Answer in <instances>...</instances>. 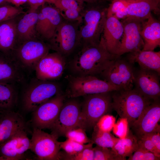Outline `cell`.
<instances>
[{"label":"cell","mask_w":160,"mask_h":160,"mask_svg":"<svg viewBox=\"0 0 160 160\" xmlns=\"http://www.w3.org/2000/svg\"><path fill=\"white\" fill-rule=\"evenodd\" d=\"M116 57L108 51L102 36L98 43L83 46L70 63V68L74 75L96 76Z\"/></svg>","instance_id":"obj_1"},{"label":"cell","mask_w":160,"mask_h":160,"mask_svg":"<svg viewBox=\"0 0 160 160\" xmlns=\"http://www.w3.org/2000/svg\"><path fill=\"white\" fill-rule=\"evenodd\" d=\"M113 109L121 118L127 119L131 127L152 102L133 88L111 92Z\"/></svg>","instance_id":"obj_2"},{"label":"cell","mask_w":160,"mask_h":160,"mask_svg":"<svg viewBox=\"0 0 160 160\" xmlns=\"http://www.w3.org/2000/svg\"><path fill=\"white\" fill-rule=\"evenodd\" d=\"M111 92L84 96L78 128L85 131L93 129L99 119L113 109Z\"/></svg>","instance_id":"obj_3"},{"label":"cell","mask_w":160,"mask_h":160,"mask_svg":"<svg viewBox=\"0 0 160 160\" xmlns=\"http://www.w3.org/2000/svg\"><path fill=\"white\" fill-rule=\"evenodd\" d=\"M65 96L73 98L81 96L121 90L104 80L92 75H68Z\"/></svg>","instance_id":"obj_4"},{"label":"cell","mask_w":160,"mask_h":160,"mask_svg":"<svg viewBox=\"0 0 160 160\" xmlns=\"http://www.w3.org/2000/svg\"><path fill=\"white\" fill-rule=\"evenodd\" d=\"M135 70L133 64L120 56L113 59L100 75L121 90H128L134 88Z\"/></svg>","instance_id":"obj_5"},{"label":"cell","mask_w":160,"mask_h":160,"mask_svg":"<svg viewBox=\"0 0 160 160\" xmlns=\"http://www.w3.org/2000/svg\"><path fill=\"white\" fill-rule=\"evenodd\" d=\"M38 80L28 88L24 95L23 107L27 111L33 112L41 104L61 92L56 83Z\"/></svg>","instance_id":"obj_6"},{"label":"cell","mask_w":160,"mask_h":160,"mask_svg":"<svg viewBox=\"0 0 160 160\" xmlns=\"http://www.w3.org/2000/svg\"><path fill=\"white\" fill-rule=\"evenodd\" d=\"M51 134L33 127L30 149L40 160H59L60 142Z\"/></svg>","instance_id":"obj_7"},{"label":"cell","mask_w":160,"mask_h":160,"mask_svg":"<svg viewBox=\"0 0 160 160\" xmlns=\"http://www.w3.org/2000/svg\"><path fill=\"white\" fill-rule=\"evenodd\" d=\"M76 21H63L57 27L52 47L64 56L71 53L81 43Z\"/></svg>","instance_id":"obj_8"},{"label":"cell","mask_w":160,"mask_h":160,"mask_svg":"<svg viewBox=\"0 0 160 160\" xmlns=\"http://www.w3.org/2000/svg\"><path fill=\"white\" fill-rule=\"evenodd\" d=\"M143 20L132 17H127L121 22L123 34L115 54L116 57L143 49L144 42L141 35Z\"/></svg>","instance_id":"obj_9"},{"label":"cell","mask_w":160,"mask_h":160,"mask_svg":"<svg viewBox=\"0 0 160 160\" xmlns=\"http://www.w3.org/2000/svg\"><path fill=\"white\" fill-rule=\"evenodd\" d=\"M65 97L60 92L38 106L32 112L33 127L50 129L58 116Z\"/></svg>","instance_id":"obj_10"},{"label":"cell","mask_w":160,"mask_h":160,"mask_svg":"<svg viewBox=\"0 0 160 160\" xmlns=\"http://www.w3.org/2000/svg\"><path fill=\"white\" fill-rule=\"evenodd\" d=\"M81 108V105L75 100L64 103L57 119L49 129L51 134L58 139L65 136L69 131L78 128Z\"/></svg>","instance_id":"obj_11"},{"label":"cell","mask_w":160,"mask_h":160,"mask_svg":"<svg viewBox=\"0 0 160 160\" xmlns=\"http://www.w3.org/2000/svg\"><path fill=\"white\" fill-rule=\"evenodd\" d=\"M84 25L79 30L83 46L98 43L105 18L104 12L95 8L86 11L83 15Z\"/></svg>","instance_id":"obj_12"},{"label":"cell","mask_w":160,"mask_h":160,"mask_svg":"<svg viewBox=\"0 0 160 160\" xmlns=\"http://www.w3.org/2000/svg\"><path fill=\"white\" fill-rule=\"evenodd\" d=\"M66 64L64 56L56 52H49L42 57L36 65L35 70L37 79L49 81L61 77Z\"/></svg>","instance_id":"obj_13"},{"label":"cell","mask_w":160,"mask_h":160,"mask_svg":"<svg viewBox=\"0 0 160 160\" xmlns=\"http://www.w3.org/2000/svg\"><path fill=\"white\" fill-rule=\"evenodd\" d=\"M30 146V139L26 129L19 130L9 139L0 143V160L23 159Z\"/></svg>","instance_id":"obj_14"},{"label":"cell","mask_w":160,"mask_h":160,"mask_svg":"<svg viewBox=\"0 0 160 160\" xmlns=\"http://www.w3.org/2000/svg\"><path fill=\"white\" fill-rule=\"evenodd\" d=\"M160 74L154 71L141 68L135 70L134 88L149 100L160 99Z\"/></svg>","instance_id":"obj_15"},{"label":"cell","mask_w":160,"mask_h":160,"mask_svg":"<svg viewBox=\"0 0 160 160\" xmlns=\"http://www.w3.org/2000/svg\"><path fill=\"white\" fill-rule=\"evenodd\" d=\"M160 99L154 101L144 110L131 127L138 139L143 136L160 131Z\"/></svg>","instance_id":"obj_16"},{"label":"cell","mask_w":160,"mask_h":160,"mask_svg":"<svg viewBox=\"0 0 160 160\" xmlns=\"http://www.w3.org/2000/svg\"><path fill=\"white\" fill-rule=\"evenodd\" d=\"M49 46L32 39L23 42L17 50L16 59L21 67L35 69L41 59L49 52Z\"/></svg>","instance_id":"obj_17"},{"label":"cell","mask_w":160,"mask_h":160,"mask_svg":"<svg viewBox=\"0 0 160 160\" xmlns=\"http://www.w3.org/2000/svg\"><path fill=\"white\" fill-rule=\"evenodd\" d=\"M62 21L61 16L57 9L50 6L44 7L38 13L36 32L44 38L51 39Z\"/></svg>","instance_id":"obj_18"},{"label":"cell","mask_w":160,"mask_h":160,"mask_svg":"<svg viewBox=\"0 0 160 160\" xmlns=\"http://www.w3.org/2000/svg\"><path fill=\"white\" fill-rule=\"evenodd\" d=\"M26 129L23 116L10 109H3L0 114V143L9 138L19 130Z\"/></svg>","instance_id":"obj_19"},{"label":"cell","mask_w":160,"mask_h":160,"mask_svg":"<svg viewBox=\"0 0 160 160\" xmlns=\"http://www.w3.org/2000/svg\"><path fill=\"white\" fill-rule=\"evenodd\" d=\"M103 31L102 37L106 49L110 53L115 56L123 34L122 24L114 15L106 17Z\"/></svg>","instance_id":"obj_20"},{"label":"cell","mask_w":160,"mask_h":160,"mask_svg":"<svg viewBox=\"0 0 160 160\" xmlns=\"http://www.w3.org/2000/svg\"><path fill=\"white\" fill-rule=\"evenodd\" d=\"M143 22L141 35L144 42L143 50L153 51L160 45V23L150 14Z\"/></svg>","instance_id":"obj_21"},{"label":"cell","mask_w":160,"mask_h":160,"mask_svg":"<svg viewBox=\"0 0 160 160\" xmlns=\"http://www.w3.org/2000/svg\"><path fill=\"white\" fill-rule=\"evenodd\" d=\"M21 67L15 59L0 54V82L13 84L23 80Z\"/></svg>","instance_id":"obj_22"},{"label":"cell","mask_w":160,"mask_h":160,"mask_svg":"<svg viewBox=\"0 0 160 160\" xmlns=\"http://www.w3.org/2000/svg\"><path fill=\"white\" fill-rule=\"evenodd\" d=\"M127 59L131 63H137L140 68L154 71L160 74V52L138 49L130 52Z\"/></svg>","instance_id":"obj_23"},{"label":"cell","mask_w":160,"mask_h":160,"mask_svg":"<svg viewBox=\"0 0 160 160\" xmlns=\"http://www.w3.org/2000/svg\"><path fill=\"white\" fill-rule=\"evenodd\" d=\"M128 17L146 20L151 12L159 11L160 0H128Z\"/></svg>","instance_id":"obj_24"},{"label":"cell","mask_w":160,"mask_h":160,"mask_svg":"<svg viewBox=\"0 0 160 160\" xmlns=\"http://www.w3.org/2000/svg\"><path fill=\"white\" fill-rule=\"evenodd\" d=\"M17 24L13 18L0 24V50L7 55L14 47L17 36Z\"/></svg>","instance_id":"obj_25"},{"label":"cell","mask_w":160,"mask_h":160,"mask_svg":"<svg viewBox=\"0 0 160 160\" xmlns=\"http://www.w3.org/2000/svg\"><path fill=\"white\" fill-rule=\"evenodd\" d=\"M38 18V13L29 12L17 23V36L20 41L23 42L34 38Z\"/></svg>","instance_id":"obj_26"},{"label":"cell","mask_w":160,"mask_h":160,"mask_svg":"<svg viewBox=\"0 0 160 160\" xmlns=\"http://www.w3.org/2000/svg\"><path fill=\"white\" fill-rule=\"evenodd\" d=\"M138 140L137 137L129 130L127 136L124 138H119L111 149L119 160H125L138 148Z\"/></svg>","instance_id":"obj_27"},{"label":"cell","mask_w":160,"mask_h":160,"mask_svg":"<svg viewBox=\"0 0 160 160\" xmlns=\"http://www.w3.org/2000/svg\"><path fill=\"white\" fill-rule=\"evenodd\" d=\"M12 84L0 82V108L10 109L15 104L17 95Z\"/></svg>","instance_id":"obj_28"},{"label":"cell","mask_w":160,"mask_h":160,"mask_svg":"<svg viewBox=\"0 0 160 160\" xmlns=\"http://www.w3.org/2000/svg\"><path fill=\"white\" fill-rule=\"evenodd\" d=\"M91 139L96 145L111 148L118 141L119 138L115 137L110 132L102 131L95 125Z\"/></svg>","instance_id":"obj_29"},{"label":"cell","mask_w":160,"mask_h":160,"mask_svg":"<svg viewBox=\"0 0 160 160\" xmlns=\"http://www.w3.org/2000/svg\"><path fill=\"white\" fill-rule=\"evenodd\" d=\"M127 1L125 0H113L107 10L106 17L114 15L117 18L128 17Z\"/></svg>","instance_id":"obj_30"},{"label":"cell","mask_w":160,"mask_h":160,"mask_svg":"<svg viewBox=\"0 0 160 160\" xmlns=\"http://www.w3.org/2000/svg\"><path fill=\"white\" fill-rule=\"evenodd\" d=\"M91 144L81 151L75 154L70 155L64 152H60L59 159L68 160H93L94 150L93 145Z\"/></svg>","instance_id":"obj_31"},{"label":"cell","mask_w":160,"mask_h":160,"mask_svg":"<svg viewBox=\"0 0 160 160\" xmlns=\"http://www.w3.org/2000/svg\"><path fill=\"white\" fill-rule=\"evenodd\" d=\"M92 143L81 144L67 138L65 141L60 142V147L67 154L72 155L81 151Z\"/></svg>","instance_id":"obj_32"},{"label":"cell","mask_w":160,"mask_h":160,"mask_svg":"<svg viewBox=\"0 0 160 160\" xmlns=\"http://www.w3.org/2000/svg\"><path fill=\"white\" fill-rule=\"evenodd\" d=\"M93 148V160H119L111 148L97 145Z\"/></svg>","instance_id":"obj_33"},{"label":"cell","mask_w":160,"mask_h":160,"mask_svg":"<svg viewBox=\"0 0 160 160\" xmlns=\"http://www.w3.org/2000/svg\"><path fill=\"white\" fill-rule=\"evenodd\" d=\"M65 136L68 139L83 144L92 143L87 136L85 131L82 128H77L68 131Z\"/></svg>","instance_id":"obj_34"},{"label":"cell","mask_w":160,"mask_h":160,"mask_svg":"<svg viewBox=\"0 0 160 160\" xmlns=\"http://www.w3.org/2000/svg\"><path fill=\"white\" fill-rule=\"evenodd\" d=\"M112 130L113 133L120 139L125 138L129 131V125L127 119L120 117L115 124Z\"/></svg>","instance_id":"obj_35"},{"label":"cell","mask_w":160,"mask_h":160,"mask_svg":"<svg viewBox=\"0 0 160 160\" xmlns=\"http://www.w3.org/2000/svg\"><path fill=\"white\" fill-rule=\"evenodd\" d=\"M22 12V10L18 7L10 5L0 7V24L13 19Z\"/></svg>","instance_id":"obj_36"},{"label":"cell","mask_w":160,"mask_h":160,"mask_svg":"<svg viewBox=\"0 0 160 160\" xmlns=\"http://www.w3.org/2000/svg\"><path fill=\"white\" fill-rule=\"evenodd\" d=\"M115 118L107 114L102 116L96 124V126L100 130L111 132L116 123Z\"/></svg>","instance_id":"obj_37"},{"label":"cell","mask_w":160,"mask_h":160,"mask_svg":"<svg viewBox=\"0 0 160 160\" xmlns=\"http://www.w3.org/2000/svg\"><path fill=\"white\" fill-rule=\"evenodd\" d=\"M128 160H159L160 157L154 153L138 146Z\"/></svg>","instance_id":"obj_38"},{"label":"cell","mask_w":160,"mask_h":160,"mask_svg":"<svg viewBox=\"0 0 160 160\" xmlns=\"http://www.w3.org/2000/svg\"><path fill=\"white\" fill-rule=\"evenodd\" d=\"M53 4L61 11L74 9L80 11V3L75 0H54Z\"/></svg>","instance_id":"obj_39"},{"label":"cell","mask_w":160,"mask_h":160,"mask_svg":"<svg viewBox=\"0 0 160 160\" xmlns=\"http://www.w3.org/2000/svg\"><path fill=\"white\" fill-rule=\"evenodd\" d=\"M138 146L154 153L160 157L150 138L147 135H144L138 139Z\"/></svg>","instance_id":"obj_40"},{"label":"cell","mask_w":160,"mask_h":160,"mask_svg":"<svg viewBox=\"0 0 160 160\" xmlns=\"http://www.w3.org/2000/svg\"><path fill=\"white\" fill-rule=\"evenodd\" d=\"M80 10L76 9H68L63 11L66 18L71 21H76L79 23L82 20V17L80 15Z\"/></svg>","instance_id":"obj_41"},{"label":"cell","mask_w":160,"mask_h":160,"mask_svg":"<svg viewBox=\"0 0 160 160\" xmlns=\"http://www.w3.org/2000/svg\"><path fill=\"white\" fill-rule=\"evenodd\" d=\"M54 0H28L27 2L30 6L29 12H35L41 5L46 2L53 4Z\"/></svg>","instance_id":"obj_42"},{"label":"cell","mask_w":160,"mask_h":160,"mask_svg":"<svg viewBox=\"0 0 160 160\" xmlns=\"http://www.w3.org/2000/svg\"><path fill=\"white\" fill-rule=\"evenodd\" d=\"M150 138L158 153L160 154V131L147 135Z\"/></svg>","instance_id":"obj_43"},{"label":"cell","mask_w":160,"mask_h":160,"mask_svg":"<svg viewBox=\"0 0 160 160\" xmlns=\"http://www.w3.org/2000/svg\"><path fill=\"white\" fill-rule=\"evenodd\" d=\"M28 0H7V2L11 3L18 7L25 3Z\"/></svg>","instance_id":"obj_44"},{"label":"cell","mask_w":160,"mask_h":160,"mask_svg":"<svg viewBox=\"0 0 160 160\" xmlns=\"http://www.w3.org/2000/svg\"><path fill=\"white\" fill-rule=\"evenodd\" d=\"M80 3L83 2H87L88 3H93L96 2L97 0H75Z\"/></svg>","instance_id":"obj_45"},{"label":"cell","mask_w":160,"mask_h":160,"mask_svg":"<svg viewBox=\"0 0 160 160\" xmlns=\"http://www.w3.org/2000/svg\"><path fill=\"white\" fill-rule=\"evenodd\" d=\"M7 0H0V5L7 2Z\"/></svg>","instance_id":"obj_46"},{"label":"cell","mask_w":160,"mask_h":160,"mask_svg":"<svg viewBox=\"0 0 160 160\" xmlns=\"http://www.w3.org/2000/svg\"><path fill=\"white\" fill-rule=\"evenodd\" d=\"M2 109H2V108H0V111H1V110H2Z\"/></svg>","instance_id":"obj_47"},{"label":"cell","mask_w":160,"mask_h":160,"mask_svg":"<svg viewBox=\"0 0 160 160\" xmlns=\"http://www.w3.org/2000/svg\"><path fill=\"white\" fill-rule=\"evenodd\" d=\"M1 111H0V112H1Z\"/></svg>","instance_id":"obj_48"},{"label":"cell","mask_w":160,"mask_h":160,"mask_svg":"<svg viewBox=\"0 0 160 160\" xmlns=\"http://www.w3.org/2000/svg\"><path fill=\"white\" fill-rule=\"evenodd\" d=\"M126 0V1H128V0Z\"/></svg>","instance_id":"obj_49"}]
</instances>
